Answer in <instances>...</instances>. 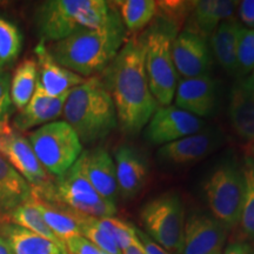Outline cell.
Returning a JSON list of instances; mask_svg holds the SVG:
<instances>
[{"label":"cell","mask_w":254,"mask_h":254,"mask_svg":"<svg viewBox=\"0 0 254 254\" xmlns=\"http://www.w3.org/2000/svg\"><path fill=\"white\" fill-rule=\"evenodd\" d=\"M119 8V15L122 18L125 28L131 32L140 31L157 15V1L153 0H122L116 1Z\"/></svg>","instance_id":"obj_28"},{"label":"cell","mask_w":254,"mask_h":254,"mask_svg":"<svg viewBox=\"0 0 254 254\" xmlns=\"http://www.w3.org/2000/svg\"><path fill=\"white\" fill-rule=\"evenodd\" d=\"M11 107V74L8 68L0 66V123L7 122Z\"/></svg>","instance_id":"obj_33"},{"label":"cell","mask_w":254,"mask_h":254,"mask_svg":"<svg viewBox=\"0 0 254 254\" xmlns=\"http://www.w3.org/2000/svg\"><path fill=\"white\" fill-rule=\"evenodd\" d=\"M145 233L170 253H182L185 209L180 196L165 193L150 200L141 208Z\"/></svg>","instance_id":"obj_9"},{"label":"cell","mask_w":254,"mask_h":254,"mask_svg":"<svg viewBox=\"0 0 254 254\" xmlns=\"http://www.w3.org/2000/svg\"><path fill=\"white\" fill-rule=\"evenodd\" d=\"M101 254H106V253H104V252H101Z\"/></svg>","instance_id":"obj_43"},{"label":"cell","mask_w":254,"mask_h":254,"mask_svg":"<svg viewBox=\"0 0 254 254\" xmlns=\"http://www.w3.org/2000/svg\"><path fill=\"white\" fill-rule=\"evenodd\" d=\"M23 49V34L13 21L0 13V66L13 65Z\"/></svg>","instance_id":"obj_29"},{"label":"cell","mask_w":254,"mask_h":254,"mask_svg":"<svg viewBox=\"0 0 254 254\" xmlns=\"http://www.w3.org/2000/svg\"><path fill=\"white\" fill-rule=\"evenodd\" d=\"M38 84V66L33 59L19 64L11 78V99L18 110H23L31 100Z\"/></svg>","instance_id":"obj_26"},{"label":"cell","mask_w":254,"mask_h":254,"mask_svg":"<svg viewBox=\"0 0 254 254\" xmlns=\"http://www.w3.org/2000/svg\"><path fill=\"white\" fill-rule=\"evenodd\" d=\"M172 58L178 74L195 78L208 74L211 52L206 38L194 32H179L172 41Z\"/></svg>","instance_id":"obj_12"},{"label":"cell","mask_w":254,"mask_h":254,"mask_svg":"<svg viewBox=\"0 0 254 254\" xmlns=\"http://www.w3.org/2000/svg\"><path fill=\"white\" fill-rule=\"evenodd\" d=\"M224 254H251V246L247 243L237 241L226 247Z\"/></svg>","instance_id":"obj_37"},{"label":"cell","mask_w":254,"mask_h":254,"mask_svg":"<svg viewBox=\"0 0 254 254\" xmlns=\"http://www.w3.org/2000/svg\"><path fill=\"white\" fill-rule=\"evenodd\" d=\"M214 254H221V252H219V253H214Z\"/></svg>","instance_id":"obj_42"},{"label":"cell","mask_w":254,"mask_h":254,"mask_svg":"<svg viewBox=\"0 0 254 254\" xmlns=\"http://www.w3.org/2000/svg\"><path fill=\"white\" fill-rule=\"evenodd\" d=\"M63 113L81 144L103 140L118 126L112 97L97 77L86 79L69 91Z\"/></svg>","instance_id":"obj_3"},{"label":"cell","mask_w":254,"mask_h":254,"mask_svg":"<svg viewBox=\"0 0 254 254\" xmlns=\"http://www.w3.org/2000/svg\"><path fill=\"white\" fill-rule=\"evenodd\" d=\"M65 245L68 254H101V251L81 236L71 238Z\"/></svg>","instance_id":"obj_34"},{"label":"cell","mask_w":254,"mask_h":254,"mask_svg":"<svg viewBox=\"0 0 254 254\" xmlns=\"http://www.w3.org/2000/svg\"><path fill=\"white\" fill-rule=\"evenodd\" d=\"M0 155L26 180L33 196L43 199L47 194L53 182L37 159L28 139L7 122L0 123Z\"/></svg>","instance_id":"obj_10"},{"label":"cell","mask_w":254,"mask_h":254,"mask_svg":"<svg viewBox=\"0 0 254 254\" xmlns=\"http://www.w3.org/2000/svg\"><path fill=\"white\" fill-rule=\"evenodd\" d=\"M32 202L36 206L38 211L40 212L41 217L44 218L47 226L52 230L53 233L64 244L73 237L81 236L80 227H79L77 221L73 219L69 212L66 211L65 208L51 205L49 202L34 198V196L32 199Z\"/></svg>","instance_id":"obj_25"},{"label":"cell","mask_w":254,"mask_h":254,"mask_svg":"<svg viewBox=\"0 0 254 254\" xmlns=\"http://www.w3.org/2000/svg\"><path fill=\"white\" fill-rule=\"evenodd\" d=\"M205 122L177 106H159L145 126L144 136L153 145H166L204 129Z\"/></svg>","instance_id":"obj_11"},{"label":"cell","mask_w":254,"mask_h":254,"mask_svg":"<svg viewBox=\"0 0 254 254\" xmlns=\"http://www.w3.org/2000/svg\"><path fill=\"white\" fill-rule=\"evenodd\" d=\"M135 228V233L138 236L139 240H140L142 247H144V251L146 254H172L168 251L163 249L160 245H158L154 240H152L147 234L145 233L142 230H139V228Z\"/></svg>","instance_id":"obj_36"},{"label":"cell","mask_w":254,"mask_h":254,"mask_svg":"<svg viewBox=\"0 0 254 254\" xmlns=\"http://www.w3.org/2000/svg\"><path fill=\"white\" fill-rule=\"evenodd\" d=\"M249 157H251L254 160V142H252V145H251V147H250Z\"/></svg>","instance_id":"obj_41"},{"label":"cell","mask_w":254,"mask_h":254,"mask_svg":"<svg viewBox=\"0 0 254 254\" xmlns=\"http://www.w3.org/2000/svg\"><path fill=\"white\" fill-rule=\"evenodd\" d=\"M32 199L33 190L28 183L0 155V213L7 214Z\"/></svg>","instance_id":"obj_24"},{"label":"cell","mask_w":254,"mask_h":254,"mask_svg":"<svg viewBox=\"0 0 254 254\" xmlns=\"http://www.w3.org/2000/svg\"><path fill=\"white\" fill-rule=\"evenodd\" d=\"M241 25L236 17L219 24L211 34V47L215 59L231 75H238V46Z\"/></svg>","instance_id":"obj_21"},{"label":"cell","mask_w":254,"mask_h":254,"mask_svg":"<svg viewBox=\"0 0 254 254\" xmlns=\"http://www.w3.org/2000/svg\"><path fill=\"white\" fill-rule=\"evenodd\" d=\"M226 228L205 213H193L185 220L180 254H214L221 252Z\"/></svg>","instance_id":"obj_13"},{"label":"cell","mask_w":254,"mask_h":254,"mask_svg":"<svg viewBox=\"0 0 254 254\" xmlns=\"http://www.w3.org/2000/svg\"><path fill=\"white\" fill-rule=\"evenodd\" d=\"M82 172L99 193L101 198L116 205L119 190L117 182L116 164L109 152L98 147L91 151L82 152L80 157Z\"/></svg>","instance_id":"obj_16"},{"label":"cell","mask_w":254,"mask_h":254,"mask_svg":"<svg viewBox=\"0 0 254 254\" xmlns=\"http://www.w3.org/2000/svg\"><path fill=\"white\" fill-rule=\"evenodd\" d=\"M0 254H14L4 238L0 236Z\"/></svg>","instance_id":"obj_39"},{"label":"cell","mask_w":254,"mask_h":254,"mask_svg":"<svg viewBox=\"0 0 254 254\" xmlns=\"http://www.w3.org/2000/svg\"><path fill=\"white\" fill-rule=\"evenodd\" d=\"M40 200L88 217L107 218L117 213V206L101 198L88 182L82 172L80 159L68 171L56 178L51 190Z\"/></svg>","instance_id":"obj_7"},{"label":"cell","mask_w":254,"mask_h":254,"mask_svg":"<svg viewBox=\"0 0 254 254\" xmlns=\"http://www.w3.org/2000/svg\"><path fill=\"white\" fill-rule=\"evenodd\" d=\"M239 1L231 0H201L194 1L190 14V27L186 30L206 38L214 32L219 24L234 17Z\"/></svg>","instance_id":"obj_22"},{"label":"cell","mask_w":254,"mask_h":254,"mask_svg":"<svg viewBox=\"0 0 254 254\" xmlns=\"http://www.w3.org/2000/svg\"><path fill=\"white\" fill-rule=\"evenodd\" d=\"M0 236L14 254H68L66 245H59L12 222L0 226Z\"/></svg>","instance_id":"obj_23"},{"label":"cell","mask_w":254,"mask_h":254,"mask_svg":"<svg viewBox=\"0 0 254 254\" xmlns=\"http://www.w3.org/2000/svg\"><path fill=\"white\" fill-rule=\"evenodd\" d=\"M0 220H1V215H0Z\"/></svg>","instance_id":"obj_44"},{"label":"cell","mask_w":254,"mask_h":254,"mask_svg":"<svg viewBox=\"0 0 254 254\" xmlns=\"http://www.w3.org/2000/svg\"><path fill=\"white\" fill-rule=\"evenodd\" d=\"M38 66V84L52 97H58L79 86L86 79L59 65L47 50L46 44L40 41L34 49Z\"/></svg>","instance_id":"obj_18"},{"label":"cell","mask_w":254,"mask_h":254,"mask_svg":"<svg viewBox=\"0 0 254 254\" xmlns=\"http://www.w3.org/2000/svg\"><path fill=\"white\" fill-rule=\"evenodd\" d=\"M84 218L88 224L106 234L122 251L126 249L132 243L133 238L135 237L134 226L120 220V219L113 217L94 218L88 217V215H84Z\"/></svg>","instance_id":"obj_30"},{"label":"cell","mask_w":254,"mask_h":254,"mask_svg":"<svg viewBox=\"0 0 254 254\" xmlns=\"http://www.w3.org/2000/svg\"><path fill=\"white\" fill-rule=\"evenodd\" d=\"M204 192L212 217L226 230L240 224L245 196L243 166L234 159L218 164L204 183Z\"/></svg>","instance_id":"obj_6"},{"label":"cell","mask_w":254,"mask_h":254,"mask_svg":"<svg viewBox=\"0 0 254 254\" xmlns=\"http://www.w3.org/2000/svg\"><path fill=\"white\" fill-rule=\"evenodd\" d=\"M254 69V30L243 27L238 46V77L245 78Z\"/></svg>","instance_id":"obj_32"},{"label":"cell","mask_w":254,"mask_h":254,"mask_svg":"<svg viewBox=\"0 0 254 254\" xmlns=\"http://www.w3.org/2000/svg\"><path fill=\"white\" fill-rule=\"evenodd\" d=\"M125 26L116 9L103 26L81 30L47 46L50 55L63 67L82 78L103 72L125 44Z\"/></svg>","instance_id":"obj_2"},{"label":"cell","mask_w":254,"mask_h":254,"mask_svg":"<svg viewBox=\"0 0 254 254\" xmlns=\"http://www.w3.org/2000/svg\"><path fill=\"white\" fill-rule=\"evenodd\" d=\"M238 15L246 28L254 30V0H244L238 5Z\"/></svg>","instance_id":"obj_35"},{"label":"cell","mask_w":254,"mask_h":254,"mask_svg":"<svg viewBox=\"0 0 254 254\" xmlns=\"http://www.w3.org/2000/svg\"><path fill=\"white\" fill-rule=\"evenodd\" d=\"M241 79H243L244 82H245V84L247 85V87H249L250 90L254 93V69L250 73L249 75H247V77L241 78Z\"/></svg>","instance_id":"obj_40"},{"label":"cell","mask_w":254,"mask_h":254,"mask_svg":"<svg viewBox=\"0 0 254 254\" xmlns=\"http://www.w3.org/2000/svg\"><path fill=\"white\" fill-rule=\"evenodd\" d=\"M221 140L222 135L218 131H201L163 145L158 151V158L165 164L176 166L194 164L218 150Z\"/></svg>","instance_id":"obj_14"},{"label":"cell","mask_w":254,"mask_h":254,"mask_svg":"<svg viewBox=\"0 0 254 254\" xmlns=\"http://www.w3.org/2000/svg\"><path fill=\"white\" fill-rule=\"evenodd\" d=\"M5 219L7 222L18 225V226L26 228V230L33 232L38 236L49 239L59 245H65L58 237L53 233L52 230L47 226V224L41 217L40 212L38 211L33 202L27 201L25 204L19 205L18 207L12 209L7 214H5Z\"/></svg>","instance_id":"obj_27"},{"label":"cell","mask_w":254,"mask_h":254,"mask_svg":"<svg viewBox=\"0 0 254 254\" xmlns=\"http://www.w3.org/2000/svg\"><path fill=\"white\" fill-rule=\"evenodd\" d=\"M177 32L178 27L161 20L144 38L146 75L159 106L171 105L179 82L172 58V41Z\"/></svg>","instance_id":"obj_5"},{"label":"cell","mask_w":254,"mask_h":254,"mask_svg":"<svg viewBox=\"0 0 254 254\" xmlns=\"http://www.w3.org/2000/svg\"><path fill=\"white\" fill-rule=\"evenodd\" d=\"M113 11L104 0H49L37 7L34 24L40 41L56 43L81 30L103 26Z\"/></svg>","instance_id":"obj_4"},{"label":"cell","mask_w":254,"mask_h":254,"mask_svg":"<svg viewBox=\"0 0 254 254\" xmlns=\"http://www.w3.org/2000/svg\"><path fill=\"white\" fill-rule=\"evenodd\" d=\"M174 101L178 109L198 118L211 116L217 106V82L208 74L184 78L178 82Z\"/></svg>","instance_id":"obj_15"},{"label":"cell","mask_w":254,"mask_h":254,"mask_svg":"<svg viewBox=\"0 0 254 254\" xmlns=\"http://www.w3.org/2000/svg\"><path fill=\"white\" fill-rule=\"evenodd\" d=\"M122 254H146L144 251V247H142L140 240H139L138 236H136V233H135V237L133 238L132 243L129 244L126 249H124L122 251Z\"/></svg>","instance_id":"obj_38"},{"label":"cell","mask_w":254,"mask_h":254,"mask_svg":"<svg viewBox=\"0 0 254 254\" xmlns=\"http://www.w3.org/2000/svg\"><path fill=\"white\" fill-rule=\"evenodd\" d=\"M241 166L245 179V196L241 211L240 226L247 237L254 238V160L246 155Z\"/></svg>","instance_id":"obj_31"},{"label":"cell","mask_w":254,"mask_h":254,"mask_svg":"<svg viewBox=\"0 0 254 254\" xmlns=\"http://www.w3.org/2000/svg\"><path fill=\"white\" fill-rule=\"evenodd\" d=\"M34 154L46 172L60 177L68 171L82 153V144L65 120L52 122L28 135Z\"/></svg>","instance_id":"obj_8"},{"label":"cell","mask_w":254,"mask_h":254,"mask_svg":"<svg viewBox=\"0 0 254 254\" xmlns=\"http://www.w3.org/2000/svg\"><path fill=\"white\" fill-rule=\"evenodd\" d=\"M228 118L239 138L254 142V93L241 78L231 90Z\"/></svg>","instance_id":"obj_20"},{"label":"cell","mask_w":254,"mask_h":254,"mask_svg":"<svg viewBox=\"0 0 254 254\" xmlns=\"http://www.w3.org/2000/svg\"><path fill=\"white\" fill-rule=\"evenodd\" d=\"M68 94L69 91L58 97H52L37 84L31 100L14 118V128L18 131H27L33 127L52 123L63 113Z\"/></svg>","instance_id":"obj_19"},{"label":"cell","mask_w":254,"mask_h":254,"mask_svg":"<svg viewBox=\"0 0 254 254\" xmlns=\"http://www.w3.org/2000/svg\"><path fill=\"white\" fill-rule=\"evenodd\" d=\"M103 82L113 99L122 131L140 132L159 109L146 75L144 40L133 37L124 44L104 71Z\"/></svg>","instance_id":"obj_1"},{"label":"cell","mask_w":254,"mask_h":254,"mask_svg":"<svg viewBox=\"0 0 254 254\" xmlns=\"http://www.w3.org/2000/svg\"><path fill=\"white\" fill-rule=\"evenodd\" d=\"M114 164L119 194L124 199L133 198L147 183L148 164L144 154L129 145H120L114 152Z\"/></svg>","instance_id":"obj_17"}]
</instances>
